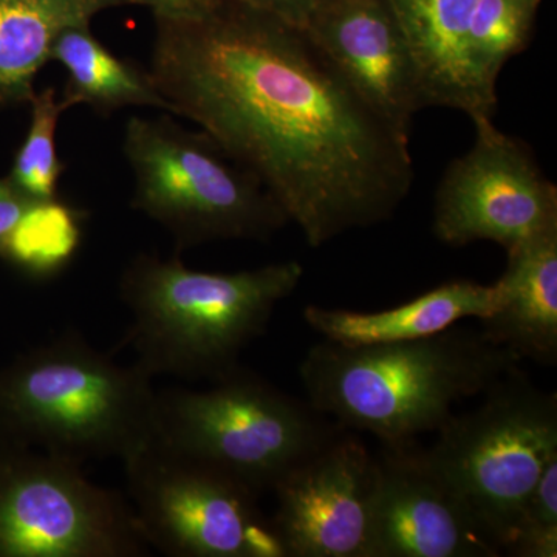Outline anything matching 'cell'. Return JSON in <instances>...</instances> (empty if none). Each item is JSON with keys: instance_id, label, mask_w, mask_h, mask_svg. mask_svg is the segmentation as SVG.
<instances>
[{"instance_id": "obj_8", "label": "cell", "mask_w": 557, "mask_h": 557, "mask_svg": "<svg viewBox=\"0 0 557 557\" xmlns=\"http://www.w3.org/2000/svg\"><path fill=\"white\" fill-rule=\"evenodd\" d=\"M127 498L148 545L175 557H285L259 496L153 435L124 457Z\"/></svg>"}, {"instance_id": "obj_7", "label": "cell", "mask_w": 557, "mask_h": 557, "mask_svg": "<svg viewBox=\"0 0 557 557\" xmlns=\"http://www.w3.org/2000/svg\"><path fill=\"white\" fill-rule=\"evenodd\" d=\"M483 397L474 410L453 413L428 449L504 555L527 497L557 456V395L516 368Z\"/></svg>"}, {"instance_id": "obj_20", "label": "cell", "mask_w": 557, "mask_h": 557, "mask_svg": "<svg viewBox=\"0 0 557 557\" xmlns=\"http://www.w3.org/2000/svg\"><path fill=\"white\" fill-rule=\"evenodd\" d=\"M541 0H479L469 30L472 64L496 90L502 69L530 42Z\"/></svg>"}, {"instance_id": "obj_17", "label": "cell", "mask_w": 557, "mask_h": 557, "mask_svg": "<svg viewBox=\"0 0 557 557\" xmlns=\"http://www.w3.org/2000/svg\"><path fill=\"white\" fill-rule=\"evenodd\" d=\"M108 7V0H0V104L30 102L58 36Z\"/></svg>"}, {"instance_id": "obj_5", "label": "cell", "mask_w": 557, "mask_h": 557, "mask_svg": "<svg viewBox=\"0 0 557 557\" xmlns=\"http://www.w3.org/2000/svg\"><path fill=\"white\" fill-rule=\"evenodd\" d=\"M307 399L237 368L208 391L157 397V435L262 496L341 434Z\"/></svg>"}, {"instance_id": "obj_19", "label": "cell", "mask_w": 557, "mask_h": 557, "mask_svg": "<svg viewBox=\"0 0 557 557\" xmlns=\"http://www.w3.org/2000/svg\"><path fill=\"white\" fill-rule=\"evenodd\" d=\"M86 212L60 199L32 201L11 231L0 255L33 277L62 273L83 242Z\"/></svg>"}, {"instance_id": "obj_25", "label": "cell", "mask_w": 557, "mask_h": 557, "mask_svg": "<svg viewBox=\"0 0 557 557\" xmlns=\"http://www.w3.org/2000/svg\"><path fill=\"white\" fill-rule=\"evenodd\" d=\"M32 201L24 199L9 180H0V251L9 239L11 231L20 222L22 214Z\"/></svg>"}, {"instance_id": "obj_16", "label": "cell", "mask_w": 557, "mask_h": 557, "mask_svg": "<svg viewBox=\"0 0 557 557\" xmlns=\"http://www.w3.org/2000/svg\"><path fill=\"white\" fill-rule=\"evenodd\" d=\"M498 306L500 289L496 284L450 281L394 309L361 313L309 306L304 310V319L330 343L372 346L438 335L463 319L482 321Z\"/></svg>"}, {"instance_id": "obj_23", "label": "cell", "mask_w": 557, "mask_h": 557, "mask_svg": "<svg viewBox=\"0 0 557 557\" xmlns=\"http://www.w3.org/2000/svg\"><path fill=\"white\" fill-rule=\"evenodd\" d=\"M269 14L289 27L306 32L336 0H220Z\"/></svg>"}, {"instance_id": "obj_11", "label": "cell", "mask_w": 557, "mask_h": 557, "mask_svg": "<svg viewBox=\"0 0 557 557\" xmlns=\"http://www.w3.org/2000/svg\"><path fill=\"white\" fill-rule=\"evenodd\" d=\"M369 557H497L434 458L417 438L381 443Z\"/></svg>"}, {"instance_id": "obj_15", "label": "cell", "mask_w": 557, "mask_h": 557, "mask_svg": "<svg viewBox=\"0 0 557 557\" xmlns=\"http://www.w3.org/2000/svg\"><path fill=\"white\" fill-rule=\"evenodd\" d=\"M507 252V269L496 282L500 306L480 321V332L522 361L553 368L557 362V226Z\"/></svg>"}, {"instance_id": "obj_22", "label": "cell", "mask_w": 557, "mask_h": 557, "mask_svg": "<svg viewBox=\"0 0 557 557\" xmlns=\"http://www.w3.org/2000/svg\"><path fill=\"white\" fill-rule=\"evenodd\" d=\"M505 553L516 557L557 556V456L548 461L527 497Z\"/></svg>"}, {"instance_id": "obj_10", "label": "cell", "mask_w": 557, "mask_h": 557, "mask_svg": "<svg viewBox=\"0 0 557 557\" xmlns=\"http://www.w3.org/2000/svg\"><path fill=\"white\" fill-rule=\"evenodd\" d=\"M475 139L443 175L435 196L434 233L465 247L494 242L511 249L557 226V188L525 143L472 121Z\"/></svg>"}, {"instance_id": "obj_4", "label": "cell", "mask_w": 557, "mask_h": 557, "mask_svg": "<svg viewBox=\"0 0 557 557\" xmlns=\"http://www.w3.org/2000/svg\"><path fill=\"white\" fill-rule=\"evenodd\" d=\"M152 380L137 362L121 366L62 333L0 373L2 445L38 446L79 467L123 460L157 434Z\"/></svg>"}, {"instance_id": "obj_13", "label": "cell", "mask_w": 557, "mask_h": 557, "mask_svg": "<svg viewBox=\"0 0 557 557\" xmlns=\"http://www.w3.org/2000/svg\"><path fill=\"white\" fill-rule=\"evenodd\" d=\"M306 32L358 97L409 137L413 116L429 106L387 0H336Z\"/></svg>"}, {"instance_id": "obj_2", "label": "cell", "mask_w": 557, "mask_h": 557, "mask_svg": "<svg viewBox=\"0 0 557 557\" xmlns=\"http://www.w3.org/2000/svg\"><path fill=\"white\" fill-rule=\"evenodd\" d=\"M522 359L480 329L450 327L405 343L322 339L299 366L307 401L338 426L381 443L437 432L463 399L485 394Z\"/></svg>"}, {"instance_id": "obj_21", "label": "cell", "mask_w": 557, "mask_h": 557, "mask_svg": "<svg viewBox=\"0 0 557 557\" xmlns=\"http://www.w3.org/2000/svg\"><path fill=\"white\" fill-rule=\"evenodd\" d=\"M30 102V131L14 160L9 182L28 201L57 199L58 183L65 171L57 150L58 121L69 108L62 98L58 100L57 90L51 87L33 95Z\"/></svg>"}, {"instance_id": "obj_24", "label": "cell", "mask_w": 557, "mask_h": 557, "mask_svg": "<svg viewBox=\"0 0 557 557\" xmlns=\"http://www.w3.org/2000/svg\"><path fill=\"white\" fill-rule=\"evenodd\" d=\"M110 7L141 5L153 11L156 20H196L220 5V0H108Z\"/></svg>"}, {"instance_id": "obj_12", "label": "cell", "mask_w": 557, "mask_h": 557, "mask_svg": "<svg viewBox=\"0 0 557 557\" xmlns=\"http://www.w3.org/2000/svg\"><path fill=\"white\" fill-rule=\"evenodd\" d=\"M375 454L336 435L274 487L271 519L285 557H369Z\"/></svg>"}, {"instance_id": "obj_6", "label": "cell", "mask_w": 557, "mask_h": 557, "mask_svg": "<svg viewBox=\"0 0 557 557\" xmlns=\"http://www.w3.org/2000/svg\"><path fill=\"white\" fill-rule=\"evenodd\" d=\"M124 156L135 177L132 208L171 231L178 248L215 240H267L288 219L251 172L208 134L170 115L131 119Z\"/></svg>"}, {"instance_id": "obj_3", "label": "cell", "mask_w": 557, "mask_h": 557, "mask_svg": "<svg viewBox=\"0 0 557 557\" xmlns=\"http://www.w3.org/2000/svg\"><path fill=\"white\" fill-rule=\"evenodd\" d=\"M299 262L237 273L190 270L180 256L138 255L124 270L120 295L132 324L123 346L150 376L222 380L260 338L282 300L302 281Z\"/></svg>"}, {"instance_id": "obj_1", "label": "cell", "mask_w": 557, "mask_h": 557, "mask_svg": "<svg viewBox=\"0 0 557 557\" xmlns=\"http://www.w3.org/2000/svg\"><path fill=\"white\" fill-rule=\"evenodd\" d=\"M150 76L319 248L386 222L412 188L409 137L381 120L307 32L222 2L157 20Z\"/></svg>"}, {"instance_id": "obj_18", "label": "cell", "mask_w": 557, "mask_h": 557, "mask_svg": "<svg viewBox=\"0 0 557 557\" xmlns=\"http://www.w3.org/2000/svg\"><path fill=\"white\" fill-rule=\"evenodd\" d=\"M50 61L67 72L62 97L67 108L86 104L100 115L131 106L171 113L150 73L116 57L91 33L90 24L65 28L51 47Z\"/></svg>"}, {"instance_id": "obj_14", "label": "cell", "mask_w": 557, "mask_h": 557, "mask_svg": "<svg viewBox=\"0 0 557 557\" xmlns=\"http://www.w3.org/2000/svg\"><path fill=\"white\" fill-rule=\"evenodd\" d=\"M408 40L428 106L493 119L496 90L480 79L469 51L479 0H387Z\"/></svg>"}, {"instance_id": "obj_9", "label": "cell", "mask_w": 557, "mask_h": 557, "mask_svg": "<svg viewBox=\"0 0 557 557\" xmlns=\"http://www.w3.org/2000/svg\"><path fill=\"white\" fill-rule=\"evenodd\" d=\"M148 548L120 491L64 458L0 446V556L138 557Z\"/></svg>"}]
</instances>
